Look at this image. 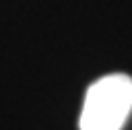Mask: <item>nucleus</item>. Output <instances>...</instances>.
Instances as JSON below:
<instances>
[{"mask_svg":"<svg viewBox=\"0 0 132 130\" xmlns=\"http://www.w3.org/2000/svg\"><path fill=\"white\" fill-rule=\"evenodd\" d=\"M132 111V78L107 74L95 80L82 101L80 130H122Z\"/></svg>","mask_w":132,"mask_h":130,"instance_id":"f257e3e1","label":"nucleus"}]
</instances>
